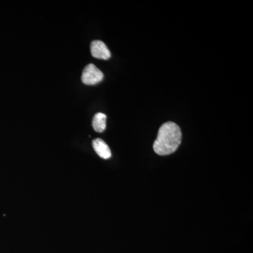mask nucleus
<instances>
[{
    "mask_svg": "<svg viewBox=\"0 0 253 253\" xmlns=\"http://www.w3.org/2000/svg\"><path fill=\"white\" fill-rule=\"evenodd\" d=\"M181 131L176 123H164L158 130L154 144V150L160 156H167L175 152L181 141Z\"/></svg>",
    "mask_w": 253,
    "mask_h": 253,
    "instance_id": "nucleus-1",
    "label": "nucleus"
},
{
    "mask_svg": "<svg viewBox=\"0 0 253 253\" xmlns=\"http://www.w3.org/2000/svg\"><path fill=\"white\" fill-rule=\"evenodd\" d=\"M103 79L104 74L92 63L87 65L83 70L82 81L86 85H94L102 81Z\"/></svg>",
    "mask_w": 253,
    "mask_h": 253,
    "instance_id": "nucleus-2",
    "label": "nucleus"
},
{
    "mask_svg": "<svg viewBox=\"0 0 253 253\" xmlns=\"http://www.w3.org/2000/svg\"><path fill=\"white\" fill-rule=\"evenodd\" d=\"M90 47L93 57L104 60H108L111 58V51L102 41H93L91 43Z\"/></svg>",
    "mask_w": 253,
    "mask_h": 253,
    "instance_id": "nucleus-3",
    "label": "nucleus"
},
{
    "mask_svg": "<svg viewBox=\"0 0 253 253\" xmlns=\"http://www.w3.org/2000/svg\"><path fill=\"white\" fill-rule=\"evenodd\" d=\"M92 144L94 151L100 157L104 159H109L111 157V149L104 140L97 138L92 141Z\"/></svg>",
    "mask_w": 253,
    "mask_h": 253,
    "instance_id": "nucleus-4",
    "label": "nucleus"
},
{
    "mask_svg": "<svg viewBox=\"0 0 253 253\" xmlns=\"http://www.w3.org/2000/svg\"><path fill=\"white\" fill-rule=\"evenodd\" d=\"M92 126L95 131L103 132L106 127V116L102 113L95 115L92 121Z\"/></svg>",
    "mask_w": 253,
    "mask_h": 253,
    "instance_id": "nucleus-5",
    "label": "nucleus"
}]
</instances>
